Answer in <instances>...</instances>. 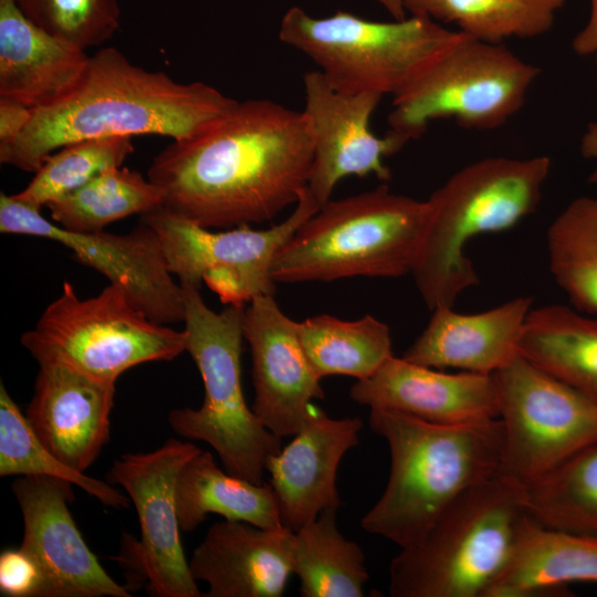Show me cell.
Returning <instances> with one entry per match:
<instances>
[{
	"label": "cell",
	"mask_w": 597,
	"mask_h": 597,
	"mask_svg": "<svg viewBox=\"0 0 597 597\" xmlns=\"http://www.w3.org/2000/svg\"><path fill=\"white\" fill-rule=\"evenodd\" d=\"M134 151L133 137L86 139L49 156L29 185L13 196L41 209L80 189L102 172L122 167Z\"/></svg>",
	"instance_id": "cell-34"
},
{
	"label": "cell",
	"mask_w": 597,
	"mask_h": 597,
	"mask_svg": "<svg viewBox=\"0 0 597 597\" xmlns=\"http://www.w3.org/2000/svg\"><path fill=\"white\" fill-rule=\"evenodd\" d=\"M176 504L184 533L195 531L208 514L261 528L283 526L270 483H253L222 471L209 451L200 450L181 468L176 483Z\"/></svg>",
	"instance_id": "cell-25"
},
{
	"label": "cell",
	"mask_w": 597,
	"mask_h": 597,
	"mask_svg": "<svg viewBox=\"0 0 597 597\" xmlns=\"http://www.w3.org/2000/svg\"><path fill=\"white\" fill-rule=\"evenodd\" d=\"M296 324L273 295L258 296L244 306L242 329L250 346L255 394L252 410L280 438L294 437L311 412L312 399L324 398Z\"/></svg>",
	"instance_id": "cell-17"
},
{
	"label": "cell",
	"mask_w": 597,
	"mask_h": 597,
	"mask_svg": "<svg viewBox=\"0 0 597 597\" xmlns=\"http://www.w3.org/2000/svg\"><path fill=\"white\" fill-rule=\"evenodd\" d=\"M549 271L574 308L597 315V198L570 201L546 233Z\"/></svg>",
	"instance_id": "cell-31"
},
{
	"label": "cell",
	"mask_w": 597,
	"mask_h": 597,
	"mask_svg": "<svg viewBox=\"0 0 597 597\" xmlns=\"http://www.w3.org/2000/svg\"><path fill=\"white\" fill-rule=\"evenodd\" d=\"M13 195H0V232L48 239L67 248L74 259L121 286L150 320L184 322L181 284L174 280L156 232L143 223L129 233L73 232L63 229Z\"/></svg>",
	"instance_id": "cell-13"
},
{
	"label": "cell",
	"mask_w": 597,
	"mask_h": 597,
	"mask_svg": "<svg viewBox=\"0 0 597 597\" xmlns=\"http://www.w3.org/2000/svg\"><path fill=\"white\" fill-rule=\"evenodd\" d=\"M337 510H325L294 532L293 574L303 597H362L369 578L360 546L338 531Z\"/></svg>",
	"instance_id": "cell-27"
},
{
	"label": "cell",
	"mask_w": 597,
	"mask_h": 597,
	"mask_svg": "<svg viewBox=\"0 0 597 597\" xmlns=\"http://www.w3.org/2000/svg\"><path fill=\"white\" fill-rule=\"evenodd\" d=\"M90 55L31 22L14 0H0V98L30 109L54 105L84 76Z\"/></svg>",
	"instance_id": "cell-23"
},
{
	"label": "cell",
	"mask_w": 597,
	"mask_h": 597,
	"mask_svg": "<svg viewBox=\"0 0 597 597\" xmlns=\"http://www.w3.org/2000/svg\"><path fill=\"white\" fill-rule=\"evenodd\" d=\"M596 53H597V51H596Z\"/></svg>",
	"instance_id": "cell-41"
},
{
	"label": "cell",
	"mask_w": 597,
	"mask_h": 597,
	"mask_svg": "<svg viewBox=\"0 0 597 597\" xmlns=\"http://www.w3.org/2000/svg\"><path fill=\"white\" fill-rule=\"evenodd\" d=\"M66 480L17 476L11 484L23 520L20 548L36 564L39 597H130L90 549L70 511L75 495Z\"/></svg>",
	"instance_id": "cell-15"
},
{
	"label": "cell",
	"mask_w": 597,
	"mask_h": 597,
	"mask_svg": "<svg viewBox=\"0 0 597 597\" xmlns=\"http://www.w3.org/2000/svg\"><path fill=\"white\" fill-rule=\"evenodd\" d=\"M534 519L525 484L499 471L460 495L389 565L392 597H488Z\"/></svg>",
	"instance_id": "cell-4"
},
{
	"label": "cell",
	"mask_w": 597,
	"mask_h": 597,
	"mask_svg": "<svg viewBox=\"0 0 597 597\" xmlns=\"http://www.w3.org/2000/svg\"><path fill=\"white\" fill-rule=\"evenodd\" d=\"M20 341L36 362L56 359L107 383L136 365L170 362L186 352L184 329L150 320L114 283L82 298L64 281Z\"/></svg>",
	"instance_id": "cell-9"
},
{
	"label": "cell",
	"mask_w": 597,
	"mask_h": 597,
	"mask_svg": "<svg viewBox=\"0 0 597 597\" xmlns=\"http://www.w3.org/2000/svg\"><path fill=\"white\" fill-rule=\"evenodd\" d=\"M428 200L397 195L381 185L328 200L280 248L275 283L398 277L411 273L430 221Z\"/></svg>",
	"instance_id": "cell-6"
},
{
	"label": "cell",
	"mask_w": 597,
	"mask_h": 597,
	"mask_svg": "<svg viewBox=\"0 0 597 597\" xmlns=\"http://www.w3.org/2000/svg\"><path fill=\"white\" fill-rule=\"evenodd\" d=\"M362 427L358 417L334 419L312 407L293 440L269 458L265 471L284 527L296 532L323 511L338 510L337 468L359 443Z\"/></svg>",
	"instance_id": "cell-20"
},
{
	"label": "cell",
	"mask_w": 597,
	"mask_h": 597,
	"mask_svg": "<svg viewBox=\"0 0 597 597\" xmlns=\"http://www.w3.org/2000/svg\"><path fill=\"white\" fill-rule=\"evenodd\" d=\"M580 151L585 158L595 161V168L590 174L589 181L597 185V122H591L587 126L580 139Z\"/></svg>",
	"instance_id": "cell-39"
},
{
	"label": "cell",
	"mask_w": 597,
	"mask_h": 597,
	"mask_svg": "<svg viewBox=\"0 0 597 597\" xmlns=\"http://www.w3.org/2000/svg\"><path fill=\"white\" fill-rule=\"evenodd\" d=\"M41 573L20 547L0 555V595L4 597H39Z\"/></svg>",
	"instance_id": "cell-36"
},
{
	"label": "cell",
	"mask_w": 597,
	"mask_h": 597,
	"mask_svg": "<svg viewBox=\"0 0 597 597\" xmlns=\"http://www.w3.org/2000/svg\"><path fill=\"white\" fill-rule=\"evenodd\" d=\"M235 102L207 83L177 82L132 63L116 48H103L90 56L70 95L33 109L20 135L0 146V161L35 172L54 151L81 140L148 134L185 139Z\"/></svg>",
	"instance_id": "cell-2"
},
{
	"label": "cell",
	"mask_w": 597,
	"mask_h": 597,
	"mask_svg": "<svg viewBox=\"0 0 597 597\" xmlns=\"http://www.w3.org/2000/svg\"><path fill=\"white\" fill-rule=\"evenodd\" d=\"M31 115L32 109L0 98V146L13 142L27 126Z\"/></svg>",
	"instance_id": "cell-37"
},
{
	"label": "cell",
	"mask_w": 597,
	"mask_h": 597,
	"mask_svg": "<svg viewBox=\"0 0 597 597\" xmlns=\"http://www.w3.org/2000/svg\"><path fill=\"white\" fill-rule=\"evenodd\" d=\"M44 31L87 50L114 36L121 27L118 0H14Z\"/></svg>",
	"instance_id": "cell-35"
},
{
	"label": "cell",
	"mask_w": 597,
	"mask_h": 597,
	"mask_svg": "<svg viewBox=\"0 0 597 597\" xmlns=\"http://www.w3.org/2000/svg\"><path fill=\"white\" fill-rule=\"evenodd\" d=\"M369 427L390 450V473L362 528L400 548L417 543L465 491L502 469L499 418L464 425L427 422L370 408Z\"/></svg>",
	"instance_id": "cell-3"
},
{
	"label": "cell",
	"mask_w": 597,
	"mask_h": 597,
	"mask_svg": "<svg viewBox=\"0 0 597 597\" xmlns=\"http://www.w3.org/2000/svg\"><path fill=\"white\" fill-rule=\"evenodd\" d=\"M349 397L439 425L488 421L500 412L493 374L446 373L394 355L373 376L357 380Z\"/></svg>",
	"instance_id": "cell-19"
},
{
	"label": "cell",
	"mask_w": 597,
	"mask_h": 597,
	"mask_svg": "<svg viewBox=\"0 0 597 597\" xmlns=\"http://www.w3.org/2000/svg\"><path fill=\"white\" fill-rule=\"evenodd\" d=\"M381 4L395 20H402L406 17V10L402 0H375Z\"/></svg>",
	"instance_id": "cell-40"
},
{
	"label": "cell",
	"mask_w": 597,
	"mask_h": 597,
	"mask_svg": "<svg viewBox=\"0 0 597 597\" xmlns=\"http://www.w3.org/2000/svg\"><path fill=\"white\" fill-rule=\"evenodd\" d=\"M163 206L148 178L128 168H111L72 193L49 203L51 220L73 232L103 231L106 226Z\"/></svg>",
	"instance_id": "cell-30"
},
{
	"label": "cell",
	"mask_w": 597,
	"mask_h": 597,
	"mask_svg": "<svg viewBox=\"0 0 597 597\" xmlns=\"http://www.w3.org/2000/svg\"><path fill=\"white\" fill-rule=\"evenodd\" d=\"M501 471L528 484L597 441V402L522 355L493 374Z\"/></svg>",
	"instance_id": "cell-11"
},
{
	"label": "cell",
	"mask_w": 597,
	"mask_h": 597,
	"mask_svg": "<svg viewBox=\"0 0 597 597\" xmlns=\"http://www.w3.org/2000/svg\"><path fill=\"white\" fill-rule=\"evenodd\" d=\"M40 475L62 479L78 486L103 505L125 509L129 498L111 484L80 472L57 459L36 437L0 384V476Z\"/></svg>",
	"instance_id": "cell-33"
},
{
	"label": "cell",
	"mask_w": 597,
	"mask_h": 597,
	"mask_svg": "<svg viewBox=\"0 0 597 597\" xmlns=\"http://www.w3.org/2000/svg\"><path fill=\"white\" fill-rule=\"evenodd\" d=\"M306 187L281 223L254 230L249 226L212 231L159 207L143 214L160 241L169 271L179 282H205L226 305H247L274 295L271 270L275 254L318 209Z\"/></svg>",
	"instance_id": "cell-12"
},
{
	"label": "cell",
	"mask_w": 597,
	"mask_h": 597,
	"mask_svg": "<svg viewBox=\"0 0 597 597\" xmlns=\"http://www.w3.org/2000/svg\"><path fill=\"white\" fill-rule=\"evenodd\" d=\"M312 140L302 111L270 100L235 104L158 153L147 178L163 208L208 229L263 223L307 187Z\"/></svg>",
	"instance_id": "cell-1"
},
{
	"label": "cell",
	"mask_w": 597,
	"mask_h": 597,
	"mask_svg": "<svg viewBox=\"0 0 597 597\" xmlns=\"http://www.w3.org/2000/svg\"><path fill=\"white\" fill-rule=\"evenodd\" d=\"M573 583L597 584V535L549 528L534 520L488 597L556 595Z\"/></svg>",
	"instance_id": "cell-24"
},
{
	"label": "cell",
	"mask_w": 597,
	"mask_h": 597,
	"mask_svg": "<svg viewBox=\"0 0 597 597\" xmlns=\"http://www.w3.org/2000/svg\"><path fill=\"white\" fill-rule=\"evenodd\" d=\"M179 283L185 302L186 352L201 375L205 400L199 409L171 410L169 426L182 438L208 443L228 473L261 484L269 458L282 449V438L259 420L243 395L245 305H227L217 313L205 303L199 285Z\"/></svg>",
	"instance_id": "cell-7"
},
{
	"label": "cell",
	"mask_w": 597,
	"mask_h": 597,
	"mask_svg": "<svg viewBox=\"0 0 597 597\" xmlns=\"http://www.w3.org/2000/svg\"><path fill=\"white\" fill-rule=\"evenodd\" d=\"M551 168L547 156L488 157L462 167L431 193L429 226L411 272L431 311L453 307L458 296L479 282L464 247L536 211Z\"/></svg>",
	"instance_id": "cell-5"
},
{
	"label": "cell",
	"mask_w": 597,
	"mask_h": 597,
	"mask_svg": "<svg viewBox=\"0 0 597 597\" xmlns=\"http://www.w3.org/2000/svg\"><path fill=\"white\" fill-rule=\"evenodd\" d=\"M36 363L27 420L57 459L85 472L109 441L115 383L96 379L56 359Z\"/></svg>",
	"instance_id": "cell-18"
},
{
	"label": "cell",
	"mask_w": 597,
	"mask_h": 597,
	"mask_svg": "<svg viewBox=\"0 0 597 597\" xmlns=\"http://www.w3.org/2000/svg\"><path fill=\"white\" fill-rule=\"evenodd\" d=\"M303 88L302 114L313 149L307 188L318 205L327 202L347 176L374 174L379 180H389L384 158L402 147L389 135L378 137L371 132L370 118L383 96L339 91L318 70L303 75Z\"/></svg>",
	"instance_id": "cell-16"
},
{
	"label": "cell",
	"mask_w": 597,
	"mask_h": 597,
	"mask_svg": "<svg viewBox=\"0 0 597 597\" xmlns=\"http://www.w3.org/2000/svg\"><path fill=\"white\" fill-rule=\"evenodd\" d=\"M200 450L168 439L153 451L121 455L108 470L107 480L121 485L136 509L140 541L133 561L151 596H202L184 553L176 504L178 474Z\"/></svg>",
	"instance_id": "cell-14"
},
{
	"label": "cell",
	"mask_w": 597,
	"mask_h": 597,
	"mask_svg": "<svg viewBox=\"0 0 597 597\" xmlns=\"http://www.w3.org/2000/svg\"><path fill=\"white\" fill-rule=\"evenodd\" d=\"M296 327L302 347L321 379L345 375L363 380L392 356L389 327L371 315L343 321L322 314L297 322Z\"/></svg>",
	"instance_id": "cell-28"
},
{
	"label": "cell",
	"mask_w": 597,
	"mask_h": 597,
	"mask_svg": "<svg viewBox=\"0 0 597 597\" xmlns=\"http://www.w3.org/2000/svg\"><path fill=\"white\" fill-rule=\"evenodd\" d=\"M519 353L597 402V315L561 304L532 308Z\"/></svg>",
	"instance_id": "cell-26"
},
{
	"label": "cell",
	"mask_w": 597,
	"mask_h": 597,
	"mask_svg": "<svg viewBox=\"0 0 597 597\" xmlns=\"http://www.w3.org/2000/svg\"><path fill=\"white\" fill-rule=\"evenodd\" d=\"M573 49L580 55L597 51V0H590V13L587 23L573 40Z\"/></svg>",
	"instance_id": "cell-38"
},
{
	"label": "cell",
	"mask_w": 597,
	"mask_h": 597,
	"mask_svg": "<svg viewBox=\"0 0 597 597\" xmlns=\"http://www.w3.org/2000/svg\"><path fill=\"white\" fill-rule=\"evenodd\" d=\"M540 69L503 43L462 32L458 42L392 98L387 135L401 147L429 123L453 118L467 129H494L523 106Z\"/></svg>",
	"instance_id": "cell-10"
},
{
	"label": "cell",
	"mask_w": 597,
	"mask_h": 597,
	"mask_svg": "<svg viewBox=\"0 0 597 597\" xmlns=\"http://www.w3.org/2000/svg\"><path fill=\"white\" fill-rule=\"evenodd\" d=\"M461 35L423 15L379 22L337 11L313 18L300 7L285 12L279 29L280 40L311 59L335 88L392 98Z\"/></svg>",
	"instance_id": "cell-8"
},
{
	"label": "cell",
	"mask_w": 597,
	"mask_h": 597,
	"mask_svg": "<svg viewBox=\"0 0 597 597\" xmlns=\"http://www.w3.org/2000/svg\"><path fill=\"white\" fill-rule=\"evenodd\" d=\"M565 0H402L410 15L453 23L470 36L492 43L546 33Z\"/></svg>",
	"instance_id": "cell-29"
},
{
	"label": "cell",
	"mask_w": 597,
	"mask_h": 597,
	"mask_svg": "<svg viewBox=\"0 0 597 597\" xmlns=\"http://www.w3.org/2000/svg\"><path fill=\"white\" fill-rule=\"evenodd\" d=\"M294 532L217 522L195 548L189 569L208 597H281L293 574Z\"/></svg>",
	"instance_id": "cell-21"
},
{
	"label": "cell",
	"mask_w": 597,
	"mask_h": 597,
	"mask_svg": "<svg viewBox=\"0 0 597 597\" xmlns=\"http://www.w3.org/2000/svg\"><path fill=\"white\" fill-rule=\"evenodd\" d=\"M532 303V297L519 296L475 314L436 307L426 328L402 357L437 369L494 374L520 354Z\"/></svg>",
	"instance_id": "cell-22"
},
{
	"label": "cell",
	"mask_w": 597,
	"mask_h": 597,
	"mask_svg": "<svg viewBox=\"0 0 597 597\" xmlns=\"http://www.w3.org/2000/svg\"><path fill=\"white\" fill-rule=\"evenodd\" d=\"M525 489L530 514L541 525L597 535V441Z\"/></svg>",
	"instance_id": "cell-32"
}]
</instances>
